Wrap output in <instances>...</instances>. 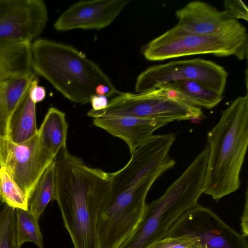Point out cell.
<instances>
[{
    "label": "cell",
    "mask_w": 248,
    "mask_h": 248,
    "mask_svg": "<svg viewBox=\"0 0 248 248\" xmlns=\"http://www.w3.org/2000/svg\"><path fill=\"white\" fill-rule=\"evenodd\" d=\"M28 196L8 170L0 166V202L14 209H29Z\"/></svg>",
    "instance_id": "obj_23"
},
{
    "label": "cell",
    "mask_w": 248,
    "mask_h": 248,
    "mask_svg": "<svg viewBox=\"0 0 248 248\" xmlns=\"http://www.w3.org/2000/svg\"><path fill=\"white\" fill-rule=\"evenodd\" d=\"M31 42L0 41V81L32 71Z\"/></svg>",
    "instance_id": "obj_19"
},
{
    "label": "cell",
    "mask_w": 248,
    "mask_h": 248,
    "mask_svg": "<svg viewBox=\"0 0 248 248\" xmlns=\"http://www.w3.org/2000/svg\"><path fill=\"white\" fill-rule=\"evenodd\" d=\"M0 248H21L17 238L16 209L6 204L0 210Z\"/></svg>",
    "instance_id": "obj_24"
},
{
    "label": "cell",
    "mask_w": 248,
    "mask_h": 248,
    "mask_svg": "<svg viewBox=\"0 0 248 248\" xmlns=\"http://www.w3.org/2000/svg\"><path fill=\"white\" fill-rule=\"evenodd\" d=\"M87 115L93 118L130 116L169 123L199 118L202 112L200 108L177 98L167 90L158 88L140 93L119 91L108 101L106 108L98 111L91 109Z\"/></svg>",
    "instance_id": "obj_7"
},
{
    "label": "cell",
    "mask_w": 248,
    "mask_h": 248,
    "mask_svg": "<svg viewBox=\"0 0 248 248\" xmlns=\"http://www.w3.org/2000/svg\"><path fill=\"white\" fill-rule=\"evenodd\" d=\"M38 79L36 77L29 90V96L35 104L44 100L46 96V89L43 86L38 85Z\"/></svg>",
    "instance_id": "obj_27"
},
{
    "label": "cell",
    "mask_w": 248,
    "mask_h": 248,
    "mask_svg": "<svg viewBox=\"0 0 248 248\" xmlns=\"http://www.w3.org/2000/svg\"><path fill=\"white\" fill-rule=\"evenodd\" d=\"M31 68L71 102L86 104L99 84L117 91L98 65L69 45L45 39L31 45Z\"/></svg>",
    "instance_id": "obj_3"
},
{
    "label": "cell",
    "mask_w": 248,
    "mask_h": 248,
    "mask_svg": "<svg viewBox=\"0 0 248 248\" xmlns=\"http://www.w3.org/2000/svg\"><path fill=\"white\" fill-rule=\"evenodd\" d=\"M141 52L149 61H158L203 54L248 58L247 29L238 20L211 34L186 35L167 39L157 37L142 46Z\"/></svg>",
    "instance_id": "obj_5"
},
{
    "label": "cell",
    "mask_w": 248,
    "mask_h": 248,
    "mask_svg": "<svg viewBox=\"0 0 248 248\" xmlns=\"http://www.w3.org/2000/svg\"><path fill=\"white\" fill-rule=\"evenodd\" d=\"M129 2V0H80L63 12L53 27L61 31L100 30L109 26Z\"/></svg>",
    "instance_id": "obj_13"
},
{
    "label": "cell",
    "mask_w": 248,
    "mask_h": 248,
    "mask_svg": "<svg viewBox=\"0 0 248 248\" xmlns=\"http://www.w3.org/2000/svg\"><path fill=\"white\" fill-rule=\"evenodd\" d=\"M228 73L221 65L211 61L197 58L172 61L150 66L137 77L135 92L142 93L161 85L180 80H193L222 94Z\"/></svg>",
    "instance_id": "obj_8"
},
{
    "label": "cell",
    "mask_w": 248,
    "mask_h": 248,
    "mask_svg": "<svg viewBox=\"0 0 248 248\" xmlns=\"http://www.w3.org/2000/svg\"><path fill=\"white\" fill-rule=\"evenodd\" d=\"M54 163L55 201L74 248H98L96 217L110 193V173L88 166L67 150Z\"/></svg>",
    "instance_id": "obj_1"
},
{
    "label": "cell",
    "mask_w": 248,
    "mask_h": 248,
    "mask_svg": "<svg viewBox=\"0 0 248 248\" xmlns=\"http://www.w3.org/2000/svg\"><path fill=\"white\" fill-rule=\"evenodd\" d=\"M92 109L96 111L100 110L106 108L108 104V97L105 95L94 94L90 99Z\"/></svg>",
    "instance_id": "obj_28"
},
{
    "label": "cell",
    "mask_w": 248,
    "mask_h": 248,
    "mask_svg": "<svg viewBox=\"0 0 248 248\" xmlns=\"http://www.w3.org/2000/svg\"><path fill=\"white\" fill-rule=\"evenodd\" d=\"M202 193L198 180L183 173L160 198L146 204L137 228L117 248H147L164 238L181 216L198 203Z\"/></svg>",
    "instance_id": "obj_4"
},
{
    "label": "cell",
    "mask_w": 248,
    "mask_h": 248,
    "mask_svg": "<svg viewBox=\"0 0 248 248\" xmlns=\"http://www.w3.org/2000/svg\"><path fill=\"white\" fill-rule=\"evenodd\" d=\"M16 209V228L18 244L21 246L26 242L34 244L38 248H44L43 237L39 218L28 210Z\"/></svg>",
    "instance_id": "obj_22"
},
{
    "label": "cell",
    "mask_w": 248,
    "mask_h": 248,
    "mask_svg": "<svg viewBox=\"0 0 248 248\" xmlns=\"http://www.w3.org/2000/svg\"><path fill=\"white\" fill-rule=\"evenodd\" d=\"M36 77L35 73L31 71L0 81V136L9 137L11 116L29 91Z\"/></svg>",
    "instance_id": "obj_16"
},
{
    "label": "cell",
    "mask_w": 248,
    "mask_h": 248,
    "mask_svg": "<svg viewBox=\"0 0 248 248\" xmlns=\"http://www.w3.org/2000/svg\"><path fill=\"white\" fill-rule=\"evenodd\" d=\"M184 234L198 236L207 248H248L247 237L230 227L211 209L198 203L181 216L166 236Z\"/></svg>",
    "instance_id": "obj_10"
},
{
    "label": "cell",
    "mask_w": 248,
    "mask_h": 248,
    "mask_svg": "<svg viewBox=\"0 0 248 248\" xmlns=\"http://www.w3.org/2000/svg\"><path fill=\"white\" fill-rule=\"evenodd\" d=\"M68 128L65 114L56 108H49L38 132L42 150L51 159L66 145Z\"/></svg>",
    "instance_id": "obj_17"
},
{
    "label": "cell",
    "mask_w": 248,
    "mask_h": 248,
    "mask_svg": "<svg viewBox=\"0 0 248 248\" xmlns=\"http://www.w3.org/2000/svg\"><path fill=\"white\" fill-rule=\"evenodd\" d=\"M177 24L158 37L161 39L217 32L236 20L225 11H220L201 1L189 2L175 13Z\"/></svg>",
    "instance_id": "obj_14"
},
{
    "label": "cell",
    "mask_w": 248,
    "mask_h": 248,
    "mask_svg": "<svg viewBox=\"0 0 248 248\" xmlns=\"http://www.w3.org/2000/svg\"><path fill=\"white\" fill-rule=\"evenodd\" d=\"M55 175L53 160L41 176L30 198V211L37 218H39L48 203L55 200Z\"/></svg>",
    "instance_id": "obj_21"
},
{
    "label": "cell",
    "mask_w": 248,
    "mask_h": 248,
    "mask_svg": "<svg viewBox=\"0 0 248 248\" xmlns=\"http://www.w3.org/2000/svg\"><path fill=\"white\" fill-rule=\"evenodd\" d=\"M147 248H203L198 236L184 234L166 236Z\"/></svg>",
    "instance_id": "obj_25"
},
{
    "label": "cell",
    "mask_w": 248,
    "mask_h": 248,
    "mask_svg": "<svg viewBox=\"0 0 248 248\" xmlns=\"http://www.w3.org/2000/svg\"><path fill=\"white\" fill-rule=\"evenodd\" d=\"M241 228L242 234L246 237L248 235V191L247 189L245 197V203L243 214L241 217Z\"/></svg>",
    "instance_id": "obj_29"
},
{
    "label": "cell",
    "mask_w": 248,
    "mask_h": 248,
    "mask_svg": "<svg viewBox=\"0 0 248 248\" xmlns=\"http://www.w3.org/2000/svg\"><path fill=\"white\" fill-rule=\"evenodd\" d=\"M174 133L153 135L131 153V158L121 170L110 173L109 196H114L144 179L173 167L175 161L168 155L175 142Z\"/></svg>",
    "instance_id": "obj_9"
},
{
    "label": "cell",
    "mask_w": 248,
    "mask_h": 248,
    "mask_svg": "<svg viewBox=\"0 0 248 248\" xmlns=\"http://www.w3.org/2000/svg\"><path fill=\"white\" fill-rule=\"evenodd\" d=\"M53 160L43 151L38 132L21 143L0 136V166L8 170L29 199L41 176Z\"/></svg>",
    "instance_id": "obj_11"
},
{
    "label": "cell",
    "mask_w": 248,
    "mask_h": 248,
    "mask_svg": "<svg viewBox=\"0 0 248 248\" xmlns=\"http://www.w3.org/2000/svg\"><path fill=\"white\" fill-rule=\"evenodd\" d=\"M209 155L203 192L217 201L240 187L248 144V95L235 98L222 110L207 133Z\"/></svg>",
    "instance_id": "obj_2"
},
{
    "label": "cell",
    "mask_w": 248,
    "mask_h": 248,
    "mask_svg": "<svg viewBox=\"0 0 248 248\" xmlns=\"http://www.w3.org/2000/svg\"><path fill=\"white\" fill-rule=\"evenodd\" d=\"M48 20L42 0H0V41L31 42Z\"/></svg>",
    "instance_id": "obj_12"
},
{
    "label": "cell",
    "mask_w": 248,
    "mask_h": 248,
    "mask_svg": "<svg viewBox=\"0 0 248 248\" xmlns=\"http://www.w3.org/2000/svg\"><path fill=\"white\" fill-rule=\"evenodd\" d=\"M5 204L0 202V210L2 209Z\"/></svg>",
    "instance_id": "obj_30"
},
{
    "label": "cell",
    "mask_w": 248,
    "mask_h": 248,
    "mask_svg": "<svg viewBox=\"0 0 248 248\" xmlns=\"http://www.w3.org/2000/svg\"><path fill=\"white\" fill-rule=\"evenodd\" d=\"M93 124L127 144L130 153L151 137L166 122L130 116H106L93 118Z\"/></svg>",
    "instance_id": "obj_15"
},
{
    "label": "cell",
    "mask_w": 248,
    "mask_h": 248,
    "mask_svg": "<svg viewBox=\"0 0 248 248\" xmlns=\"http://www.w3.org/2000/svg\"><path fill=\"white\" fill-rule=\"evenodd\" d=\"M225 11L238 20H248V9L245 4L240 0H226L224 1Z\"/></svg>",
    "instance_id": "obj_26"
},
{
    "label": "cell",
    "mask_w": 248,
    "mask_h": 248,
    "mask_svg": "<svg viewBox=\"0 0 248 248\" xmlns=\"http://www.w3.org/2000/svg\"><path fill=\"white\" fill-rule=\"evenodd\" d=\"M35 104L31 100L29 91L13 113L8 137L13 142H25L37 134Z\"/></svg>",
    "instance_id": "obj_20"
},
{
    "label": "cell",
    "mask_w": 248,
    "mask_h": 248,
    "mask_svg": "<svg viewBox=\"0 0 248 248\" xmlns=\"http://www.w3.org/2000/svg\"><path fill=\"white\" fill-rule=\"evenodd\" d=\"M0 100H1V85H0Z\"/></svg>",
    "instance_id": "obj_31"
},
{
    "label": "cell",
    "mask_w": 248,
    "mask_h": 248,
    "mask_svg": "<svg viewBox=\"0 0 248 248\" xmlns=\"http://www.w3.org/2000/svg\"><path fill=\"white\" fill-rule=\"evenodd\" d=\"M158 88L167 90L177 98L199 108H212L223 99L222 94L200 82L193 80H180L168 82Z\"/></svg>",
    "instance_id": "obj_18"
},
{
    "label": "cell",
    "mask_w": 248,
    "mask_h": 248,
    "mask_svg": "<svg viewBox=\"0 0 248 248\" xmlns=\"http://www.w3.org/2000/svg\"><path fill=\"white\" fill-rule=\"evenodd\" d=\"M161 170L114 196L99 210L96 221L98 248H117L135 231L144 211L147 193Z\"/></svg>",
    "instance_id": "obj_6"
}]
</instances>
